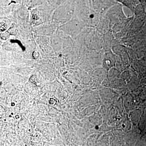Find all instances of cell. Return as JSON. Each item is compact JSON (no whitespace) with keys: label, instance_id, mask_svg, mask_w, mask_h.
I'll use <instances>...</instances> for the list:
<instances>
[{"label":"cell","instance_id":"obj_1","mask_svg":"<svg viewBox=\"0 0 146 146\" xmlns=\"http://www.w3.org/2000/svg\"><path fill=\"white\" fill-rule=\"evenodd\" d=\"M7 29V25L4 23H3L1 25V31H4Z\"/></svg>","mask_w":146,"mask_h":146},{"label":"cell","instance_id":"obj_2","mask_svg":"<svg viewBox=\"0 0 146 146\" xmlns=\"http://www.w3.org/2000/svg\"><path fill=\"white\" fill-rule=\"evenodd\" d=\"M30 80L31 81V82H33V83H35L37 85V84H36V83H37V80H36V78L35 77V76H32Z\"/></svg>","mask_w":146,"mask_h":146},{"label":"cell","instance_id":"obj_3","mask_svg":"<svg viewBox=\"0 0 146 146\" xmlns=\"http://www.w3.org/2000/svg\"><path fill=\"white\" fill-rule=\"evenodd\" d=\"M33 56L35 58H36L39 56V54L36 51H34L33 54Z\"/></svg>","mask_w":146,"mask_h":146},{"label":"cell","instance_id":"obj_4","mask_svg":"<svg viewBox=\"0 0 146 146\" xmlns=\"http://www.w3.org/2000/svg\"><path fill=\"white\" fill-rule=\"evenodd\" d=\"M33 19L35 20H37L39 19V17L37 16L36 14H33Z\"/></svg>","mask_w":146,"mask_h":146}]
</instances>
